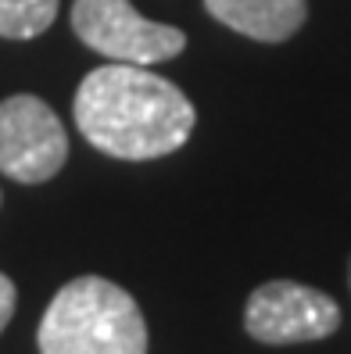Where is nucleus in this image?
<instances>
[{"instance_id": "7ed1b4c3", "label": "nucleus", "mask_w": 351, "mask_h": 354, "mask_svg": "<svg viewBox=\"0 0 351 354\" xmlns=\"http://www.w3.org/2000/svg\"><path fill=\"white\" fill-rule=\"evenodd\" d=\"M72 29L90 50L126 65H154L183 54L187 36L176 26L143 18L129 0H75Z\"/></svg>"}, {"instance_id": "39448f33", "label": "nucleus", "mask_w": 351, "mask_h": 354, "mask_svg": "<svg viewBox=\"0 0 351 354\" xmlns=\"http://www.w3.org/2000/svg\"><path fill=\"white\" fill-rule=\"evenodd\" d=\"M244 326L258 344H308L323 340L341 326V308L323 290L291 279L262 283L244 308Z\"/></svg>"}, {"instance_id": "0eeeda50", "label": "nucleus", "mask_w": 351, "mask_h": 354, "mask_svg": "<svg viewBox=\"0 0 351 354\" xmlns=\"http://www.w3.org/2000/svg\"><path fill=\"white\" fill-rule=\"evenodd\" d=\"M61 0H0V36L4 39H33L47 32L57 18Z\"/></svg>"}, {"instance_id": "6e6552de", "label": "nucleus", "mask_w": 351, "mask_h": 354, "mask_svg": "<svg viewBox=\"0 0 351 354\" xmlns=\"http://www.w3.org/2000/svg\"><path fill=\"white\" fill-rule=\"evenodd\" d=\"M15 283L0 272V333H4V326L11 322V315H15Z\"/></svg>"}, {"instance_id": "f257e3e1", "label": "nucleus", "mask_w": 351, "mask_h": 354, "mask_svg": "<svg viewBox=\"0 0 351 354\" xmlns=\"http://www.w3.org/2000/svg\"><path fill=\"white\" fill-rule=\"evenodd\" d=\"M197 111L176 82L147 65H105L79 82L75 126L97 151L122 161H151L179 151Z\"/></svg>"}, {"instance_id": "f03ea898", "label": "nucleus", "mask_w": 351, "mask_h": 354, "mask_svg": "<svg viewBox=\"0 0 351 354\" xmlns=\"http://www.w3.org/2000/svg\"><path fill=\"white\" fill-rule=\"evenodd\" d=\"M36 344L39 354H147V322L122 286L79 276L47 304Z\"/></svg>"}, {"instance_id": "20e7f679", "label": "nucleus", "mask_w": 351, "mask_h": 354, "mask_svg": "<svg viewBox=\"0 0 351 354\" xmlns=\"http://www.w3.org/2000/svg\"><path fill=\"white\" fill-rule=\"evenodd\" d=\"M69 158L61 118L33 93L0 100V172L18 183H47Z\"/></svg>"}, {"instance_id": "423d86ee", "label": "nucleus", "mask_w": 351, "mask_h": 354, "mask_svg": "<svg viewBox=\"0 0 351 354\" xmlns=\"http://www.w3.org/2000/svg\"><path fill=\"white\" fill-rule=\"evenodd\" d=\"M212 18L240 36H251L258 44H283L301 26L308 4L305 0H204Z\"/></svg>"}]
</instances>
